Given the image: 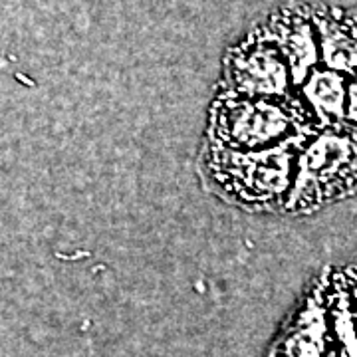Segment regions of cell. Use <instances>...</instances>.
Segmentation results:
<instances>
[{
  "instance_id": "cell-1",
  "label": "cell",
  "mask_w": 357,
  "mask_h": 357,
  "mask_svg": "<svg viewBox=\"0 0 357 357\" xmlns=\"http://www.w3.org/2000/svg\"><path fill=\"white\" fill-rule=\"evenodd\" d=\"M204 187L306 217L357 192V10L288 6L230 46L199 151Z\"/></svg>"
},
{
  "instance_id": "cell-2",
  "label": "cell",
  "mask_w": 357,
  "mask_h": 357,
  "mask_svg": "<svg viewBox=\"0 0 357 357\" xmlns=\"http://www.w3.org/2000/svg\"><path fill=\"white\" fill-rule=\"evenodd\" d=\"M266 357H357V268L328 266L307 282Z\"/></svg>"
}]
</instances>
